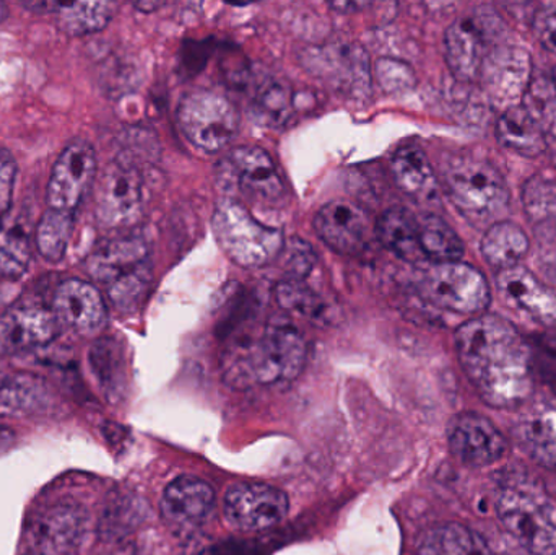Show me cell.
<instances>
[{
	"instance_id": "obj_9",
	"label": "cell",
	"mask_w": 556,
	"mask_h": 555,
	"mask_svg": "<svg viewBox=\"0 0 556 555\" xmlns=\"http://www.w3.org/2000/svg\"><path fill=\"white\" fill-rule=\"evenodd\" d=\"M146 207V188L140 169L130 160L117 159L97 178L94 214L108 230L137 224Z\"/></svg>"
},
{
	"instance_id": "obj_11",
	"label": "cell",
	"mask_w": 556,
	"mask_h": 555,
	"mask_svg": "<svg viewBox=\"0 0 556 555\" xmlns=\"http://www.w3.org/2000/svg\"><path fill=\"white\" fill-rule=\"evenodd\" d=\"M98 162L91 143L77 139L55 160L46 189L48 209L75 214L97 182Z\"/></svg>"
},
{
	"instance_id": "obj_37",
	"label": "cell",
	"mask_w": 556,
	"mask_h": 555,
	"mask_svg": "<svg viewBox=\"0 0 556 555\" xmlns=\"http://www.w3.org/2000/svg\"><path fill=\"white\" fill-rule=\"evenodd\" d=\"M522 205L529 220L538 225L556 222V179L551 176H531L522 186Z\"/></svg>"
},
{
	"instance_id": "obj_30",
	"label": "cell",
	"mask_w": 556,
	"mask_h": 555,
	"mask_svg": "<svg viewBox=\"0 0 556 555\" xmlns=\"http://www.w3.org/2000/svg\"><path fill=\"white\" fill-rule=\"evenodd\" d=\"M250 111L260 126L270 129L285 126L293 113L291 88L281 78H261L251 97Z\"/></svg>"
},
{
	"instance_id": "obj_19",
	"label": "cell",
	"mask_w": 556,
	"mask_h": 555,
	"mask_svg": "<svg viewBox=\"0 0 556 555\" xmlns=\"http://www.w3.org/2000/svg\"><path fill=\"white\" fill-rule=\"evenodd\" d=\"M314 228L320 240L340 254L355 256L371 241L372 225L368 214L343 199L324 205L314 218Z\"/></svg>"
},
{
	"instance_id": "obj_33",
	"label": "cell",
	"mask_w": 556,
	"mask_h": 555,
	"mask_svg": "<svg viewBox=\"0 0 556 555\" xmlns=\"http://www.w3.org/2000/svg\"><path fill=\"white\" fill-rule=\"evenodd\" d=\"M90 364L104 396L116 403L126 390V361L114 339H100L90 352Z\"/></svg>"
},
{
	"instance_id": "obj_26",
	"label": "cell",
	"mask_w": 556,
	"mask_h": 555,
	"mask_svg": "<svg viewBox=\"0 0 556 555\" xmlns=\"http://www.w3.org/2000/svg\"><path fill=\"white\" fill-rule=\"evenodd\" d=\"M417 555H492L482 534L456 521L434 525L418 540Z\"/></svg>"
},
{
	"instance_id": "obj_10",
	"label": "cell",
	"mask_w": 556,
	"mask_h": 555,
	"mask_svg": "<svg viewBox=\"0 0 556 555\" xmlns=\"http://www.w3.org/2000/svg\"><path fill=\"white\" fill-rule=\"evenodd\" d=\"M534 77L528 49L511 42H500L483 59L479 80L490 103L503 113L519 106Z\"/></svg>"
},
{
	"instance_id": "obj_47",
	"label": "cell",
	"mask_w": 556,
	"mask_h": 555,
	"mask_svg": "<svg viewBox=\"0 0 556 555\" xmlns=\"http://www.w3.org/2000/svg\"><path fill=\"white\" fill-rule=\"evenodd\" d=\"M9 16V9H7L5 3L0 2V23Z\"/></svg>"
},
{
	"instance_id": "obj_42",
	"label": "cell",
	"mask_w": 556,
	"mask_h": 555,
	"mask_svg": "<svg viewBox=\"0 0 556 555\" xmlns=\"http://www.w3.org/2000/svg\"><path fill=\"white\" fill-rule=\"evenodd\" d=\"M532 31L548 52L556 55V5L545 3L532 15Z\"/></svg>"
},
{
	"instance_id": "obj_1",
	"label": "cell",
	"mask_w": 556,
	"mask_h": 555,
	"mask_svg": "<svg viewBox=\"0 0 556 555\" xmlns=\"http://www.w3.org/2000/svg\"><path fill=\"white\" fill-rule=\"evenodd\" d=\"M460 367L486 406L521 409L534 396V357L521 332L498 315L473 316L456 331Z\"/></svg>"
},
{
	"instance_id": "obj_27",
	"label": "cell",
	"mask_w": 556,
	"mask_h": 555,
	"mask_svg": "<svg viewBox=\"0 0 556 555\" xmlns=\"http://www.w3.org/2000/svg\"><path fill=\"white\" fill-rule=\"evenodd\" d=\"M375 230L382 244L402 261L412 264L427 261L421 250L418 220L405 209L392 207L386 211Z\"/></svg>"
},
{
	"instance_id": "obj_34",
	"label": "cell",
	"mask_w": 556,
	"mask_h": 555,
	"mask_svg": "<svg viewBox=\"0 0 556 555\" xmlns=\"http://www.w3.org/2000/svg\"><path fill=\"white\" fill-rule=\"evenodd\" d=\"M420 243L427 261L433 264L457 263L463 260L466 248L453 227L434 214L425 215L418 220Z\"/></svg>"
},
{
	"instance_id": "obj_14",
	"label": "cell",
	"mask_w": 556,
	"mask_h": 555,
	"mask_svg": "<svg viewBox=\"0 0 556 555\" xmlns=\"http://www.w3.org/2000/svg\"><path fill=\"white\" fill-rule=\"evenodd\" d=\"M290 508L287 494L273 485L241 482L225 495V520L240 531H263L277 527Z\"/></svg>"
},
{
	"instance_id": "obj_48",
	"label": "cell",
	"mask_w": 556,
	"mask_h": 555,
	"mask_svg": "<svg viewBox=\"0 0 556 555\" xmlns=\"http://www.w3.org/2000/svg\"><path fill=\"white\" fill-rule=\"evenodd\" d=\"M554 80H555V84H556V72H555V78H554Z\"/></svg>"
},
{
	"instance_id": "obj_21",
	"label": "cell",
	"mask_w": 556,
	"mask_h": 555,
	"mask_svg": "<svg viewBox=\"0 0 556 555\" xmlns=\"http://www.w3.org/2000/svg\"><path fill=\"white\" fill-rule=\"evenodd\" d=\"M61 332V323L45 306H16L0 316V357L42 348Z\"/></svg>"
},
{
	"instance_id": "obj_32",
	"label": "cell",
	"mask_w": 556,
	"mask_h": 555,
	"mask_svg": "<svg viewBox=\"0 0 556 555\" xmlns=\"http://www.w3.org/2000/svg\"><path fill=\"white\" fill-rule=\"evenodd\" d=\"M116 5L111 2H51L49 13L55 16L59 29L68 36L101 31L113 18Z\"/></svg>"
},
{
	"instance_id": "obj_4",
	"label": "cell",
	"mask_w": 556,
	"mask_h": 555,
	"mask_svg": "<svg viewBox=\"0 0 556 555\" xmlns=\"http://www.w3.org/2000/svg\"><path fill=\"white\" fill-rule=\"evenodd\" d=\"M306 361V341L287 319H274L260 338L231 352L228 368L238 380L261 384L293 381Z\"/></svg>"
},
{
	"instance_id": "obj_8",
	"label": "cell",
	"mask_w": 556,
	"mask_h": 555,
	"mask_svg": "<svg viewBox=\"0 0 556 555\" xmlns=\"http://www.w3.org/2000/svg\"><path fill=\"white\" fill-rule=\"evenodd\" d=\"M503 29L498 13L486 7L466 13L451 23L444 35L446 62L451 74L464 84L479 80L483 59L490 49L500 45Z\"/></svg>"
},
{
	"instance_id": "obj_36",
	"label": "cell",
	"mask_w": 556,
	"mask_h": 555,
	"mask_svg": "<svg viewBox=\"0 0 556 555\" xmlns=\"http://www.w3.org/2000/svg\"><path fill=\"white\" fill-rule=\"evenodd\" d=\"M521 104L534 123L541 127L544 136L556 139V84L554 78L542 74L534 75Z\"/></svg>"
},
{
	"instance_id": "obj_45",
	"label": "cell",
	"mask_w": 556,
	"mask_h": 555,
	"mask_svg": "<svg viewBox=\"0 0 556 555\" xmlns=\"http://www.w3.org/2000/svg\"><path fill=\"white\" fill-rule=\"evenodd\" d=\"M15 439L13 430L7 429V427H0V449H5Z\"/></svg>"
},
{
	"instance_id": "obj_6",
	"label": "cell",
	"mask_w": 556,
	"mask_h": 555,
	"mask_svg": "<svg viewBox=\"0 0 556 555\" xmlns=\"http://www.w3.org/2000/svg\"><path fill=\"white\" fill-rule=\"evenodd\" d=\"M418 287L428 302L457 315H483L492 303L489 280L463 261L431 264Z\"/></svg>"
},
{
	"instance_id": "obj_46",
	"label": "cell",
	"mask_w": 556,
	"mask_h": 555,
	"mask_svg": "<svg viewBox=\"0 0 556 555\" xmlns=\"http://www.w3.org/2000/svg\"><path fill=\"white\" fill-rule=\"evenodd\" d=\"M365 7H368V3H365V2H358V3H350V2L332 3V9L340 10V12H345V10H349V9H352V10L365 9Z\"/></svg>"
},
{
	"instance_id": "obj_22",
	"label": "cell",
	"mask_w": 556,
	"mask_h": 555,
	"mask_svg": "<svg viewBox=\"0 0 556 555\" xmlns=\"http://www.w3.org/2000/svg\"><path fill=\"white\" fill-rule=\"evenodd\" d=\"M215 510V491L208 482L194 476H181L163 492L162 514L179 527H199Z\"/></svg>"
},
{
	"instance_id": "obj_41",
	"label": "cell",
	"mask_w": 556,
	"mask_h": 555,
	"mask_svg": "<svg viewBox=\"0 0 556 555\" xmlns=\"http://www.w3.org/2000/svg\"><path fill=\"white\" fill-rule=\"evenodd\" d=\"M140 514H142L140 502L134 499H121L101 520V533L106 534L108 538L124 534L130 527L137 525Z\"/></svg>"
},
{
	"instance_id": "obj_3",
	"label": "cell",
	"mask_w": 556,
	"mask_h": 555,
	"mask_svg": "<svg viewBox=\"0 0 556 555\" xmlns=\"http://www.w3.org/2000/svg\"><path fill=\"white\" fill-rule=\"evenodd\" d=\"M444 188L457 211L476 225L503 220L511 194L500 169L483 156L457 153L444 165Z\"/></svg>"
},
{
	"instance_id": "obj_18",
	"label": "cell",
	"mask_w": 556,
	"mask_h": 555,
	"mask_svg": "<svg viewBox=\"0 0 556 555\" xmlns=\"http://www.w3.org/2000/svg\"><path fill=\"white\" fill-rule=\"evenodd\" d=\"M307 64L317 77L343 93L359 97L371 88V72L365 51L352 42H337L307 54Z\"/></svg>"
},
{
	"instance_id": "obj_28",
	"label": "cell",
	"mask_w": 556,
	"mask_h": 555,
	"mask_svg": "<svg viewBox=\"0 0 556 555\" xmlns=\"http://www.w3.org/2000/svg\"><path fill=\"white\" fill-rule=\"evenodd\" d=\"M495 133L496 139L505 149L526 159H538L547 152V137L529 116L522 104L509 108L500 114Z\"/></svg>"
},
{
	"instance_id": "obj_2",
	"label": "cell",
	"mask_w": 556,
	"mask_h": 555,
	"mask_svg": "<svg viewBox=\"0 0 556 555\" xmlns=\"http://www.w3.org/2000/svg\"><path fill=\"white\" fill-rule=\"evenodd\" d=\"M493 507L503 530L528 555H556V501L526 471L496 478Z\"/></svg>"
},
{
	"instance_id": "obj_15",
	"label": "cell",
	"mask_w": 556,
	"mask_h": 555,
	"mask_svg": "<svg viewBox=\"0 0 556 555\" xmlns=\"http://www.w3.org/2000/svg\"><path fill=\"white\" fill-rule=\"evenodd\" d=\"M513 426L519 449L542 468L556 472V394L532 396Z\"/></svg>"
},
{
	"instance_id": "obj_31",
	"label": "cell",
	"mask_w": 556,
	"mask_h": 555,
	"mask_svg": "<svg viewBox=\"0 0 556 555\" xmlns=\"http://www.w3.org/2000/svg\"><path fill=\"white\" fill-rule=\"evenodd\" d=\"M31 263V240L25 222L12 215L0 220V277L16 280L25 276Z\"/></svg>"
},
{
	"instance_id": "obj_40",
	"label": "cell",
	"mask_w": 556,
	"mask_h": 555,
	"mask_svg": "<svg viewBox=\"0 0 556 555\" xmlns=\"http://www.w3.org/2000/svg\"><path fill=\"white\" fill-rule=\"evenodd\" d=\"M375 72L379 85L389 93H404L412 90L417 81L410 65L397 59H379Z\"/></svg>"
},
{
	"instance_id": "obj_43",
	"label": "cell",
	"mask_w": 556,
	"mask_h": 555,
	"mask_svg": "<svg viewBox=\"0 0 556 555\" xmlns=\"http://www.w3.org/2000/svg\"><path fill=\"white\" fill-rule=\"evenodd\" d=\"M281 253L285 254V264H287V269L293 274L290 279L301 280V277L306 276V274L309 273L311 267L314 266V261H316V256H314L309 244L298 240V238H294L290 243L285 244Z\"/></svg>"
},
{
	"instance_id": "obj_38",
	"label": "cell",
	"mask_w": 556,
	"mask_h": 555,
	"mask_svg": "<svg viewBox=\"0 0 556 555\" xmlns=\"http://www.w3.org/2000/svg\"><path fill=\"white\" fill-rule=\"evenodd\" d=\"M277 302L285 310L300 313L306 318L319 321L327 315V306L319 297L303 282V279H287L276 287Z\"/></svg>"
},
{
	"instance_id": "obj_13",
	"label": "cell",
	"mask_w": 556,
	"mask_h": 555,
	"mask_svg": "<svg viewBox=\"0 0 556 555\" xmlns=\"http://www.w3.org/2000/svg\"><path fill=\"white\" fill-rule=\"evenodd\" d=\"M447 443L457 462L477 469L496 465L509 452L505 433L479 413L457 414L447 427Z\"/></svg>"
},
{
	"instance_id": "obj_12",
	"label": "cell",
	"mask_w": 556,
	"mask_h": 555,
	"mask_svg": "<svg viewBox=\"0 0 556 555\" xmlns=\"http://www.w3.org/2000/svg\"><path fill=\"white\" fill-rule=\"evenodd\" d=\"M218 175L225 188L235 186L260 204H277L285 198L283 179L278 175L276 163L261 147L244 146L231 150L218 166Z\"/></svg>"
},
{
	"instance_id": "obj_35",
	"label": "cell",
	"mask_w": 556,
	"mask_h": 555,
	"mask_svg": "<svg viewBox=\"0 0 556 555\" xmlns=\"http://www.w3.org/2000/svg\"><path fill=\"white\" fill-rule=\"evenodd\" d=\"M75 214L46 209L36 227L35 243L38 253L48 263H59L65 256L72 231H74Z\"/></svg>"
},
{
	"instance_id": "obj_23",
	"label": "cell",
	"mask_w": 556,
	"mask_h": 555,
	"mask_svg": "<svg viewBox=\"0 0 556 555\" xmlns=\"http://www.w3.org/2000/svg\"><path fill=\"white\" fill-rule=\"evenodd\" d=\"M150 266L149 247L139 237H124L101 247L88 263L91 276L100 282L111 283Z\"/></svg>"
},
{
	"instance_id": "obj_17",
	"label": "cell",
	"mask_w": 556,
	"mask_h": 555,
	"mask_svg": "<svg viewBox=\"0 0 556 555\" xmlns=\"http://www.w3.org/2000/svg\"><path fill=\"white\" fill-rule=\"evenodd\" d=\"M51 310L61 326L85 338L100 335L106 326V303L100 290L87 280H64L55 289Z\"/></svg>"
},
{
	"instance_id": "obj_25",
	"label": "cell",
	"mask_w": 556,
	"mask_h": 555,
	"mask_svg": "<svg viewBox=\"0 0 556 555\" xmlns=\"http://www.w3.org/2000/svg\"><path fill=\"white\" fill-rule=\"evenodd\" d=\"M531 250L528 234L515 222L500 220L490 225L480 241L483 260L500 270L521 266Z\"/></svg>"
},
{
	"instance_id": "obj_24",
	"label": "cell",
	"mask_w": 556,
	"mask_h": 555,
	"mask_svg": "<svg viewBox=\"0 0 556 555\" xmlns=\"http://www.w3.org/2000/svg\"><path fill=\"white\" fill-rule=\"evenodd\" d=\"M391 172L401 191L418 202L438 198L440 182L427 153L414 143L402 146L391 156Z\"/></svg>"
},
{
	"instance_id": "obj_7",
	"label": "cell",
	"mask_w": 556,
	"mask_h": 555,
	"mask_svg": "<svg viewBox=\"0 0 556 555\" xmlns=\"http://www.w3.org/2000/svg\"><path fill=\"white\" fill-rule=\"evenodd\" d=\"M178 123L186 139L207 153L227 149L240 129L237 106L225 94L195 90L182 98Z\"/></svg>"
},
{
	"instance_id": "obj_20",
	"label": "cell",
	"mask_w": 556,
	"mask_h": 555,
	"mask_svg": "<svg viewBox=\"0 0 556 555\" xmlns=\"http://www.w3.org/2000/svg\"><path fill=\"white\" fill-rule=\"evenodd\" d=\"M496 290L506 305L539 325L556 328V293L528 267L516 266L496 273Z\"/></svg>"
},
{
	"instance_id": "obj_5",
	"label": "cell",
	"mask_w": 556,
	"mask_h": 555,
	"mask_svg": "<svg viewBox=\"0 0 556 555\" xmlns=\"http://www.w3.org/2000/svg\"><path fill=\"white\" fill-rule=\"evenodd\" d=\"M212 228L222 250L238 266L260 269L277 260L285 241L277 228L267 227L231 199L218 202Z\"/></svg>"
},
{
	"instance_id": "obj_16",
	"label": "cell",
	"mask_w": 556,
	"mask_h": 555,
	"mask_svg": "<svg viewBox=\"0 0 556 555\" xmlns=\"http://www.w3.org/2000/svg\"><path fill=\"white\" fill-rule=\"evenodd\" d=\"M87 514L77 502H58L46 508L29 531L36 555H74L87 531Z\"/></svg>"
},
{
	"instance_id": "obj_29",
	"label": "cell",
	"mask_w": 556,
	"mask_h": 555,
	"mask_svg": "<svg viewBox=\"0 0 556 555\" xmlns=\"http://www.w3.org/2000/svg\"><path fill=\"white\" fill-rule=\"evenodd\" d=\"M48 400L49 391L41 378L22 371H0V417L35 413Z\"/></svg>"
},
{
	"instance_id": "obj_39",
	"label": "cell",
	"mask_w": 556,
	"mask_h": 555,
	"mask_svg": "<svg viewBox=\"0 0 556 555\" xmlns=\"http://www.w3.org/2000/svg\"><path fill=\"white\" fill-rule=\"evenodd\" d=\"M150 280H152V264L111 283L108 287L111 302L121 312H130L142 302L143 297L149 292Z\"/></svg>"
},
{
	"instance_id": "obj_44",
	"label": "cell",
	"mask_w": 556,
	"mask_h": 555,
	"mask_svg": "<svg viewBox=\"0 0 556 555\" xmlns=\"http://www.w3.org/2000/svg\"><path fill=\"white\" fill-rule=\"evenodd\" d=\"M16 163L9 150L0 147V220L12 207L13 188H15Z\"/></svg>"
}]
</instances>
